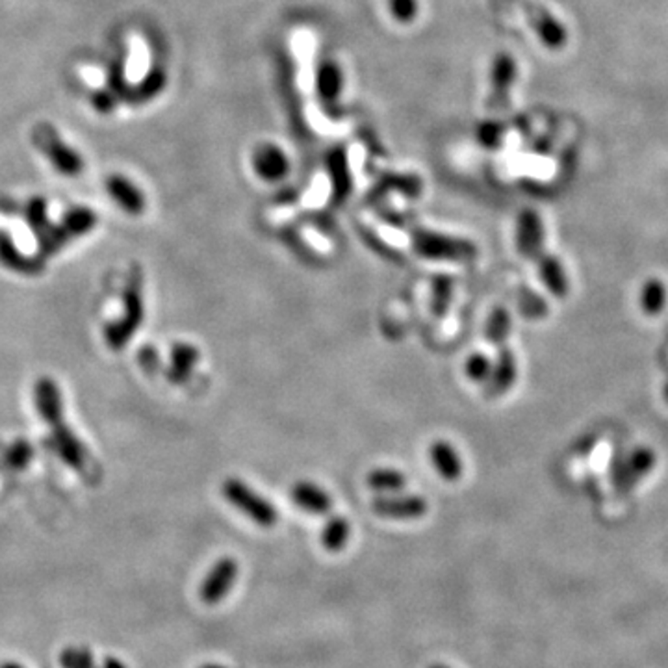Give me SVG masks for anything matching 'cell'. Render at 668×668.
<instances>
[{
	"label": "cell",
	"instance_id": "1",
	"mask_svg": "<svg viewBox=\"0 0 668 668\" xmlns=\"http://www.w3.org/2000/svg\"><path fill=\"white\" fill-rule=\"evenodd\" d=\"M125 314L119 320L111 322L104 329L106 345L111 351H121L129 340L136 334L138 327L143 322V293H142V277L134 273L125 290Z\"/></svg>",
	"mask_w": 668,
	"mask_h": 668
},
{
	"label": "cell",
	"instance_id": "2",
	"mask_svg": "<svg viewBox=\"0 0 668 668\" xmlns=\"http://www.w3.org/2000/svg\"><path fill=\"white\" fill-rule=\"evenodd\" d=\"M221 493L232 507L244 513L257 525L273 527L277 524V520H279L277 509L241 479H234V477L227 479L223 482Z\"/></svg>",
	"mask_w": 668,
	"mask_h": 668
},
{
	"label": "cell",
	"instance_id": "3",
	"mask_svg": "<svg viewBox=\"0 0 668 668\" xmlns=\"http://www.w3.org/2000/svg\"><path fill=\"white\" fill-rule=\"evenodd\" d=\"M412 244L421 257L433 260H470L477 255L472 241L431 230H416Z\"/></svg>",
	"mask_w": 668,
	"mask_h": 668
},
{
	"label": "cell",
	"instance_id": "4",
	"mask_svg": "<svg viewBox=\"0 0 668 668\" xmlns=\"http://www.w3.org/2000/svg\"><path fill=\"white\" fill-rule=\"evenodd\" d=\"M34 134H36L37 147L48 156V160L59 173L73 176L84 169L82 156L73 147H69L68 143L59 140L50 127L43 125V127L36 129Z\"/></svg>",
	"mask_w": 668,
	"mask_h": 668
},
{
	"label": "cell",
	"instance_id": "5",
	"mask_svg": "<svg viewBox=\"0 0 668 668\" xmlns=\"http://www.w3.org/2000/svg\"><path fill=\"white\" fill-rule=\"evenodd\" d=\"M238 570L239 568H238L236 559H232V557L217 559L201 583L199 598L207 605H216V603L223 601L227 598V594L230 592L232 585L236 583Z\"/></svg>",
	"mask_w": 668,
	"mask_h": 668
},
{
	"label": "cell",
	"instance_id": "6",
	"mask_svg": "<svg viewBox=\"0 0 668 668\" xmlns=\"http://www.w3.org/2000/svg\"><path fill=\"white\" fill-rule=\"evenodd\" d=\"M97 225V216L93 210L90 208H75L71 212L66 214L64 221H62V227H59L58 230H52L47 239H45V251L50 255L52 251H56L58 248H62L66 241L69 238H77V236H82V234H88L90 230H93Z\"/></svg>",
	"mask_w": 668,
	"mask_h": 668
},
{
	"label": "cell",
	"instance_id": "7",
	"mask_svg": "<svg viewBox=\"0 0 668 668\" xmlns=\"http://www.w3.org/2000/svg\"><path fill=\"white\" fill-rule=\"evenodd\" d=\"M516 248L524 259H538L544 248V225L533 208H525L516 223Z\"/></svg>",
	"mask_w": 668,
	"mask_h": 668
},
{
	"label": "cell",
	"instance_id": "8",
	"mask_svg": "<svg viewBox=\"0 0 668 668\" xmlns=\"http://www.w3.org/2000/svg\"><path fill=\"white\" fill-rule=\"evenodd\" d=\"M653 466H655V453L650 448H639V450L631 451L613 470V479H615L617 489H620V491L631 489L633 484H637V481H641L646 473L652 472Z\"/></svg>",
	"mask_w": 668,
	"mask_h": 668
},
{
	"label": "cell",
	"instance_id": "9",
	"mask_svg": "<svg viewBox=\"0 0 668 668\" xmlns=\"http://www.w3.org/2000/svg\"><path fill=\"white\" fill-rule=\"evenodd\" d=\"M516 80V62L507 52H502L494 58L493 73H491V99L489 106L504 108L509 102L511 88Z\"/></svg>",
	"mask_w": 668,
	"mask_h": 668
},
{
	"label": "cell",
	"instance_id": "10",
	"mask_svg": "<svg viewBox=\"0 0 668 668\" xmlns=\"http://www.w3.org/2000/svg\"><path fill=\"white\" fill-rule=\"evenodd\" d=\"M34 399H36V408L39 412V418L48 425V428H54L56 423L64 421L62 390H59L56 381H52L50 377H41L36 383Z\"/></svg>",
	"mask_w": 668,
	"mask_h": 668
},
{
	"label": "cell",
	"instance_id": "11",
	"mask_svg": "<svg viewBox=\"0 0 668 668\" xmlns=\"http://www.w3.org/2000/svg\"><path fill=\"white\" fill-rule=\"evenodd\" d=\"M527 14L533 32L538 36V39L544 43L546 48L561 50L567 45L568 32L550 12H546L540 6H533L529 8Z\"/></svg>",
	"mask_w": 668,
	"mask_h": 668
},
{
	"label": "cell",
	"instance_id": "12",
	"mask_svg": "<svg viewBox=\"0 0 668 668\" xmlns=\"http://www.w3.org/2000/svg\"><path fill=\"white\" fill-rule=\"evenodd\" d=\"M372 509L376 514L385 518H419L428 513V502L421 496H381L374 500Z\"/></svg>",
	"mask_w": 668,
	"mask_h": 668
},
{
	"label": "cell",
	"instance_id": "13",
	"mask_svg": "<svg viewBox=\"0 0 668 668\" xmlns=\"http://www.w3.org/2000/svg\"><path fill=\"white\" fill-rule=\"evenodd\" d=\"M106 188L110 197L123 208L127 214L131 216H140L145 210V196L142 194V190L131 182L127 176L123 175H111L106 180Z\"/></svg>",
	"mask_w": 668,
	"mask_h": 668
},
{
	"label": "cell",
	"instance_id": "14",
	"mask_svg": "<svg viewBox=\"0 0 668 668\" xmlns=\"http://www.w3.org/2000/svg\"><path fill=\"white\" fill-rule=\"evenodd\" d=\"M253 167L262 180L279 182L290 171V160L284 151L273 143L260 145L253 154Z\"/></svg>",
	"mask_w": 668,
	"mask_h": 668
},
{
	"label": "cell",
	"instance_id": "15",
	"mask_svg": "<svg viewBox=\"0 0 668 668\" xmlns=\"http://www.w3.org/2000/svg\"><path fill=\"white\" fill-rule=\"evenodd\" d=\"M292 502L311 514H327L333 509V498L327 491L311 481H299L290 491Z\"/></svg>",
	"mask_w": 668,
	"mask_h": 668
},
{
	"label": "cell",
	"instance_id": "16",
	"mask_svg": "<svg viewBox=\"0 0 668 668\" xmlns=\"http://www.w3.org/2000/svg\"><path fill=\"white\" fill-rule=\"evenodd\" d=\"M50 429H52V444H54L58 455L62 457V461L68 466L80 470L86 462L84 461L86 455H84V448H82L80 440L71 433L69 428H66L64 421L56 423Z\"/></svg>",
	"mask_w": 668,
	"mask_h": 668
},
{
	"label": "cell",
	"instance_id": "17",
	"mask_svg": "<svg viewBox=\"0 0 668 668\" xmlns=\"http://www.w3.org/2000/svg\"><path fill=\"white\" fill-rule=\"evenodd\" d=\"M429 457L435 470L440 473L444 481H457L462 475V459L455 451V448L446 440H435L429 448Z\"/></svg>",
	"mask_w": 668,
	"mask_h": 668
},
{
	"label": "cell",
	"instance_id": "18",
	"mask_svg": "<svg viewBox=\"0 0 668 668\" xmlns=\"http://www.w3.org/2000/svg\"><path fill=\"white\" fill-rule=\"evenodd\" d=\"M538 273H540L544 286L550 290V293H554L559 299L568 295V290H570L568 275H567L563 264L559 262V259H556L554 255H540L538 257Z\"/></svg>",
	"mask_w": 668,
	"mask_h": 668
},
{
	"label": "cell",
	"instance_id": "19",
	"mask_svg": "<svg viewBox=\"0 0 668 668\" xmlns=\"http://www.w3.org/2000/svg\"><path fill=\"white\" fill-rule=\"evenodd\" d=\"M518 377V368H516V358L514 353L507 347H502L496 364H493V372H491V392L494 396L505 394L516 381Z\"/></svg>",
	"mask_w": 668,
	"mask_h": 668
},
{
	"label": "cell",
	"instance_id": "20",
	"mask_svg": "<svg viewBox=\"0 0 668 668\" xmlns=\"http://www.w3.org/2000/svg\"><path fill=\"white\" fill-rule=\"evenodd\" d=\"M199 362V349L194 347L192 344H175L171 349V366H169V379L173 383H185L194 368L197 366Z\"/></svg>",
	"mask_w": 668,
	"mask_h": 668
},
{
	"label": "cell",
	"instance_id": "21",
	"mask_svg": "<svg viewBox=\"0 0 668 668\" xmlns=\"http://www.w3.org/2000/svg\"><path fill=\"white\" fill-rule=\"evenodd\" d=\"M351 536V525L345 516H331L322 529V544L331 554H338L345 548Z\"/></svg>",
	"mask_w": 668,
	"mask_h": 668
},
{
	"label": "cell",
	"instance_id": "22",
	"mask_svg": "<svg viewBox=\"0 0 668 668\" xmlns=\"http://www.w3.org/2000/svg\"><path fill=\"white\" fill-rule=\"evenodd\" d=\"M327 169H329L331 178H333L334 197L338 201H345V197L349 196V190H351V175H349L345 153L340 151V149L333 151L327 156Z\"/></svg>",
	"mask_w": 668,
	"mask_h": 668
},
{
	"label": "cell",
	"instance_id": "23",
	"mask_svg": "<svg viewBox=\"0 0 668 668\" xmlns=\"http://www.w3.org/2000/svg\"><path fill=\"white\" fill-rule=\"evenodd\" d=\"M368 487L381 494H394L405 489L407 477L396 468H376L366 477Z\"/></svg>",
	"mask_w": 668,
	"mask_h": 668
},
{
	"label": "cell",
	"instance_id": "24",
	"mask_svg": "<svg viewBox=\"0 0 668 668\" xmlns=\"http://www.w3.org/2000/svg\"><path fill=\"white\" fill-rule=\"evenodd\" d=\"M97 655L86 644H68L58 653L59 668H97Z\"/></svg>",
	"mask_w": 668,
	"mask_h": 668
},
{
	"label": "cell",
	"instance_id": "25",
	"mask_svg": "<svg viewBox=\"0 0 668 668\" xmlns=\"http://www.w3.org/2000/svg\"><path fill=\"white\" fill-rule=\"evenodd\" d=\"M666 305V288L659 279H650L641 292V307L648 316H657Z\"/></svg>",
	"mask_w": 668,
	"mask_h": 668
},
{
	"label": "cell",
	"instance_id": "26",
	"mask_svg": "<svg viewBox=\"0 0 668 668\" xmlns=\"http://www.w3.org/2000/svg\"><path fill=\"white\" fill-rule=\"evenodd\" d=\"M511 327H513V320H511L509 311L504 309V307L494 309V313L491 314L489 323H487V338H489V342L493 345L504 347L505 342L509 340Z\"/></svg>",
	"mask_w": 668,
	"mask_h": 668
},
{
	"label": "cell",
	"instance_id": "27",
	"mask_svg": "<svg viewBox=\"0 0 668 668\" xmlns=\"http://www.w3.org/2000/svg\"><path fill=\"white\" fill-rule=\"evenodd\" d=\"M318 88L325 101H334L342 90V73L334 62H325L318 71Z\"/></svg>",
	"mask_w": 668,
	"mask_h": 668
},
{
	"label": "cell",
	"instance_id": "28",
	"mask_svg": "<svg viewBox=\"0 0 668 668\" xmlns=\"http://www.w3.org/2000/svg\"><path fill=\"white\" fill-rule=\"evenodd\" d=\"M0 262H3L10 270H17V271H25V273H34L28 268V266H32V262L19 253V249L12 244V239H8L6 236L0 238Z\"/></svg>",
	"mask_w": 668,
	"mask_h": 668
},
{
	"label": "cell",
	"instance_id": "29",
	"mask_svg": "<svg viewBox=\"0 0 668 668\" xmlns=\"http://www.w3.org/2000/svg\"><path fill=\"white\" fill-rule=\"evenodd\" d=\"M466 376L472 381H487L491 377L493 372V362L489 356H484L482 353H475L466 360Z\"/></svg>",
	"mask_w": 668,
	"mask_h": 668
},
{
	"label": "cell",
	"instance_id": "30",
	"mask_svg": "<svg viewBox=\"0 0 668 668\" xmlns=\"http://www.w3.org/2000/svg\"><path fill=\"white\" fill-rule=\"evenodd\" d=\"M390 12L401 23H410L418 14L416 0H390Z\"/></svg>",
	"mask_w": 668,
	"mask_h": 668
},
{
	"label": "cell",
	"instance_id": "31",
	"mask_svg": "<svg viewBox=\"0 0 668 668\" xmlns=\"http://www.w3.org/2000/svg\"><path fill=\"white\" fill-rule=\"evenodd\" d=\"M34 457V450L32 446H28L27 442H19V444H14L8 451V462L10 466L14 468H25L30 459Z\"/></svg>",
	"mask_w": 668,
	"mask_h": 668
},
{
	"label": "cell",
	"instance_id": "32",
	"mask_svg": "<svg viewBox=\"0 0 668 668\" xmlns=\"http://www.w3.org/2000/svg\"><path fill=\"white\" fill-rule=\"evenodd\" d=\"M164 84H165V75L162 73V71H154V73H151L145 80H143V84H142V88H140V93H142V97H154L162 88H164Z\"/></svg>",
	"mask_w": 668,
	"mask_h": 668
},
{
	"label": "cell",
	"instance_id": "33",
	"mask_svg": "<svg viewBox=\"0 0 668 668\" xmlns=\"http://www.w3.org/2000/svg\"><path fill=\"white\" fill-rule=\"evenodd\" d=\"M47 205L41 199H34L28 205V221L34 228H45V221H47Z\"/></svg>",
	"mask_w": 668,
	"mask_h": 668
},
{
	"label": "cell",
	"instance_id": "34",
	"mask_svg": "<svg viewBox=\"0 0 668 668\" xmlns=\"http://www.w3.org/2000/svg\"><path fill=\"white\" fill-rule=\"evenodd\" d=\"M481 142L484 143V145H491V147H494V145H498V142H500V138H502V127L500 125H494V123H489V125H484L482 129H481Z\"/></svg>",
	"mask_w": 668,
	"mask_h": 668
},
{
	"label": "cell",
	"instance_id": "35",
	"mask_svg": "<svg viewBox=\"0 0 668 668\" xmlns=\"http://www.w3.org/2000/svg\"><path fill=\"white\" fill-rule=\"evenodd\" d=\"M97 668H129V664L125 663V659H121L117 655H106L99 659Z\"/></svg>",
	"mask_w": 668,
	"mask_h": 668
},
{
	"label": "cell",
	"instance_id": "36",
	"mask_svg": "<svg viewBox=\"0 0 668 668\" xmlns=\"http://www.w3.org/2000/svg\"><path fill=\"white\" fill-rule=\"evenodd\" d=\"M111 106H113V101L110 99V95H101L99 99H97V108L99 110H102V111H108V110H111Z\"/></svg>",
	"mask_w": 668,
	"mask_h": 668
},
{
	"label": "cell",
	"instance_id": "37",
	"mask_svg": "<svg viewBox=\"0 0 668 668\" xmlns=\"http://www.w3.org/2000/svg\"><path fill=\"white\" fill-rule=\"evenodd\" d=\"M0 668H27L23 663H19V661H5L3 664H0Z\"/></svg>",
	"mask_w": 668,
	"mask_h": 668
},
{
	"label": "cell",
	"instance_id": "38",
	"mask_svg": "<svg viewBox=\"0 0 668 668\" xmlns=\"http://www.w3.org/2000/svg\"><path fill=\"white\" fill-rule=\"evenodd\" d=\"M199 668H227V666H223V664H217V663H205V664H201Z\"/></svg>",
	"mask_w": 668,
	"mask_h": 668
},
{
	"label": "cell",
	"instance_id": "39",
	"mask_svg": "<svg viewBox=\"0 0 668 668\" xmlns=\"http://www.w3.org/2000/svg\"><path fill=\"white\" fill-rule=\"evenodd\" d=\"M663 398L668 403V383H664V387H663Z\"/></svg>",
	"mask_w": 668,
	"mask_h": 668
},
{
	"label": "cell",
	"instance_id": "40",
	"mask_svg": "<svg viewBox=\"0 0 668 668\" xmlns=\"http://www.w3.org/2000/svg\"><path fill=\"white\" fill-rule=\"evenodd\" d=\"M429 668H450V666H446V664H431Z\"/></svg>",
	"mask_w": 668,
	"mask_h": 668
}]
</instances>
